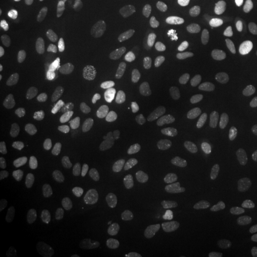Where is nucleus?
<instances>
[{"instance_id": "nucleus-9", "label": "nucleus", "mask_w": 257, "mask_h": 257, "mask_svg": "<svg viewBox=\"0 0 257 257\" xmlns=\"http://www.w3.org/2000/svg\"><path fill=\"white\" fill-rule=\"evenodd\" d=\"M72 100L74 105L80 109L88 107L90 103L89 83L82 74H78L74 77L72 84Z\"/></svg>"}, {"instance_id": "nucleus-33", "label": "nucleus", "mask_w": 257, "mask_h": 257, "mask_svg": "<svg viewBox=\"0 0 257 257\" xmlns=\"http://www.w3.org/2000/svg\"><path fill=\"white\" fill-rule=\"evenodd\" d=\"M18 34L25 38H32L36 34V23L31 19H22L17 24Z\"/></svg>"}, {"instance_id": "nucleus-27", "label": "nucleus", "mask_w": 257, "mask_h": 257, "mask_svg": "<svg viewBox=\"0 0 257 257\" xmlns=\"http://www.w3.org/2000/svg\"><path fill=\"white\" fill-rule=\"evenodd\" d=\"M160 218L162 222L167 225L168 227L175 228L179 226L182 222V217L181 215L175 211L172 206L165 204L164 206L161 207L160 209Z\"/></svg>"}, {"instance_id": "nucleus-32", "label": "nucleus", "mask_w": 257, "mask_h": 257, "mask_svg": "<svg viewBox=\"0 0 257 257\" xmlns=\"http://www.w3.org/2000/svg\"><path fill=\"white\" fill-rule=\"evenodd\" d=\"M30 226L39 235H43L51 230V219L46 215H38L31 221Z\"/></svg>"}, {"instance_id": "nucleus-14", "label": "nucleus", "mask_w": 257, "mask_h": 257, "mask_svg": "<svg viewBox=\"0 0 257 257\" xmlns=\"http://www.w3.org/2000/svg\"><path fill=\"white\" fill-rule=\"evenodd\" d=\"M131 18L130 14V4L126 0H122L117 2L114 10V19H113V33L118 36L125 29L128 24Z\"/></svg>"}, {"instance_id": "nucleus-44", "label": "nucleus", "mask_w": 257, "mask_h": 257, "mask_svg": "<svg viewBox=\"0 0 257 257\" xmlns=\"http://www.w3.org/2000/svg\"><path fill=\"white\" fill-rule=\"evenodd\" d=\"M115 257H139L136 250H123L116 253Z\"/></svg>"}, {"instance_id": "nucleus-13", "label": "nucleus", "mask_w": 257, "mask_h": 257, "mask_svg": "<svg viewBox=\"0 0 257 257\" xmlns=\"http://www.w3.org/2000/svg\"><path fill=\"white\" fill-rule=\"evenodd\" d=\"M251 200V190L246 181L240 180L234 185L233 192L230 197V203L235 208H243L248 205Z\"/></svg>"}, {"instance_id": "nucleus-5", "label": "nucleus", "mask_w": 257, "mask_h": 257, "mask_svg": "<svg viewBox=\"0 0 257 257\" xmlns=\"http://www.w3.org/2000/svg\"><path fill=\"white\" fill-rule=\"evenodd\" d=\"M6 210L13 217L22 218L31 211V203L28 197L27 191L19 188L10 197L6 205Z\"/></svg>"}, {"instance_id": "nucleus-34", "label": "nucleus", "mask_w": 257, "mask_h": 257, "mask_svg": "<svg viewBox=\"0 0 257 257\" xmlns=\"http://www.w3.org/2000/svg\"><path fill=\"white\" fill-rule=\"evenodd\" d=\"M94 196L95 193L91 186H84L74 194V200L78 204H90L93 201Z\"/></svg>"}, {"instance_id": "nucleus-31", "label": "nucleus", "mask_w": 257, "mask_h": 257, "mask_svg": "<svg viewBox=\"0 0 257 257\" xmlns=\"http://www.w3.org/2000/svg\"><path fill=\"white\" fill-rule=\"evenodd\" d=\"M239 84H245L257 78V60L244 66L238 71L235 76Z\"/></svg>"}, {"instance_id": "nucleus-8", "label": "nucleus", "mask_w": 257, "mask_h": 257, "mask_svg": "<svg viewBox=\"0 0 257 257\" xmlns=\"http://www.w3.org/2000/svg\"><path fill=\"white\" fill-rule=\"evenodd\" d=\"M217 222L218 216L215 211L211 210L202 211L193 223V232L200 237L208 236L217 226Z\"/></svg>"}, {"instance_id": "nucleus-15", "label": "nucleus", "mask_w": 257, "mask_h": 257, "mask_svg": "<svg viewBox=\"0 0 257 257\" xmlns=\"http://www.w3.org/2000/svg\"><path fill=\"white\" fill-rule=\"evenodd\" d=\"M95 24V17L92 14L86 15L81 21L79 22L78 26L74 32V42L78 45L84 44L88 38L91 36L92 30Z\"/></svg>"}, {"instance_id": "nucleus-7", "label": "nucleus", "mask_w": 257, "mask_h": 257, "mask_svg": "<svg viewBox=\"0 0 257 257\" xmlns=\"http://www.w3.org/2000/svg\"><path fill=\"white\" fill-rule=\"evenodd\" d=\"M127 184H128L127 175L121 172L115 173L111 176L109 183L106 186L103 192V196H102L103 203L110 204L113 202L126 189Z\"/></svg>"}, {"instance_id": "nucleus-21", "label": "nucleus", "mask_w": 257, "mask_h": 257, "mask_svg": "<svg viewBox=\"0 0 257 257\" xmlns=\"http://www.w3.org/2000/svg\"><path fill=\"white\" fill-rule=\"evenodd\" d=\"M138 246L142 256H156L160 249V235L158 233H154L148 238L142 240Z\"/></svg>"}, {"instance_id": "nucleus-29", "label": "nucleus", "mask_w": 257, "mask_h": 257, "mask_svg": "<svg viewBox=\"0 0 257 257\" xmlns=\"http://www.w3.org/2000/svg\"><path fill=\"white\" fill-rule=\"evenodd\" d=\"M239 26L248 36L257 34V10L248 12L239 19Z\"/></svg>"}, {"instance_id": "nucleus-20", "label": "nucleus", "mask_w": 257, "mask_h": 257, "mask_svg": "<svg viewBox=\"0 0 257 257\" xmlns=\"http://www.w3.org/2000/svg\"><path fill=\"white\" fill-rule=\"evenodd\" d=\"M119 124V115L118 114L113 115L112 118L99 131L97 140L104 141V142H110V140L113 138H118Z\"/></svg>"}, {"instance_id": "nucleus-6", "label": "nucleus", "mask_w": 257, "mask_h": 257, "mask_svg": "<svg viewBox=\"0 0 257 257\" xmlns=\"http://www.w3.org/2000/svg\"><path fill=\"white\" fill-rule=\"evenodd\" d=\"M149 138L147 130L142 126H134L120 134L118 143L126 149H138L142 147Z\"/></svg>"}, {"instance_id": "nucleus-41", "label": "nucleus", "mask_w": 257, "mask_h": 257, "mask_svg": "<svg viewBox=\"0 0 257 257\" xmlns=\"http://www.w3.org/2000/svg\"><path fill=\"white\" fill-rule=\"evenodd\" d=\"M9 108V99L5 93H0V113L3 114Z\"/></svg>"}, {"instance_id": "nucleus-48", "label": "nucleus", "mask_w": 257, "mask_h": 257, "mask_svg": "<svg viewBox=\"0 0 257 257\" xmlns=\"http://www.w3.org/2000/svg\"><path fill=\"white\" fill-rule=\"evenodd\" d=\"M3 25H4V23H3V19H0V30H2Z\"/></svg>"}, {"instance_id": "nucleus-50", "label": "nucleus", "mask_w": 257, "mask_h": 257, "mask_svg": "<svg viewBox=\"0 0 257 257\" xmlns=\"http://www.w3.org/2000/svg\"><path fill=\"white\" fill-rule=\"evenodd\" d=\"M126 1H127V3H128V4L131 5V4H132V3H133L135 0H126Z\"/></svg>"}, {"instance_id": "nucleus-28", "label": "nucleus", "mask_w": 257, "mask_h": 257, "mask_svg": "<svg viewBox=\"0 0 257 257\" xmlns=\"http://www.w3.org/2000/svg\"><path fill=\"white\" fill-rule=\"evenodd\" d=\"M53 113V106L48 100H41L38 102L36 108L35 119L38 126H44Z\"/></svg>"}, {"instance_id": "nucleus-17", "label": "nucleus", "mask_w": 257, "mask_h": 257, "mask_svg": "<svg viewBox=\"0 0 257 257\" xmlns=\"http://www.w3.org/2000/svg\"><path fill=\"white\" fill-rule=\"evenodd\" d=\"M235 235V230L230 223L224 221L219 223L211 233V241L214 244H226L230 242Z\"/></svg>"}, {"instance_id": "nucleus-36", "label": "nucleus", "mask_w": 257, "mask_h": 257, "mask_svg": "<svg viewBox=\"0 0 257 257\" xmlns=\"http://www.w3.org/2000/svg\"><path fill=\"white\" fill-rule=\"evenodd\" d=\"M92 154H93L94 158L97 160L102 161V160L107 159L110 155V146L109 142L97 140L93 145Z\"/></svg>"}, {"instance_id": "nucleus-24", "label": "nucleus", "mask_w": 257, "mask_h": 257, "mask_svg": "<svg viewBox=\"0 0 257 257\" xmlns=\"http://www.w3.org/2000/svg\"><path fill=\"white\" fill-rule=\"evenodd\" d=\"M188 247V241L184 236H175L169 242L164 257H182Z\"/></svg>"}, {"instance_id": "nucleus-23", "label": "nucleus", "mask_w": 257, "mask_h": 257, "mask_svg": "<svg viewBox=\"0 0 257 257\" xmlns=\"http://www.w3.org/2000/svg\"><path fill=\"white\" fill-rule=\"evenodd\" d=\"M1 78L4 86L10 92L18 94L21 91V77L17 71L12 69L5 70L1 74Z\"/></svg>"}, {"instance_id": "nucleus-26", "label": "nucleus", "mask_w": 257, "mask_h": 257, "mask_svg": "<svg viewBox=\"0 0 257 257\" xmlns=\"http://www.w3.org/2000/svg\"><path fill=\"white\" fill-rule=\"evenodd\" d=\"M90 231V227L87 221L82 220L73 223L67 230V236L74 241H82L87 238Z\"/></svg>"}, {"instance_id": "nucleus-40", "label": "nucleus", "mask_w": 257, "mask_h": 257, "mask_svg": "<svg viewBox=\"0 0 257 257\" xmlns=\"http://www.w3.org/2000/svg\"><path fill=\"white\" fill-rule=\"evenodd\" d=\"M50 257H73V255L67 248L56 247L52 249Z\"/></svg>"}, {"instance_id": "nucleus-22", "label": "nucleus", "mask_w": 257, "mask_h": 257, "mask_svg": "<svg viewBox=\"0 0 257 257\" xmlns=\"http://www.w3.org/2000/svg\"><path fill=\"white\" fill-rule=\"evenodd\" d=\"M148 208L145 205H137L131 209L123 215L121 222L127 226L143 222L148 216Z\"/></svg>"}, {"instance_id": "nucleus-18", "label": "nucleus", "mask_w": 257, "mask_h": 257, "mask_svg": "<svg viewBox=\"0 0 257 257\" xmlns=\"http://www.w3.org/2000/svg\"><path fill=\"white\" fill-rule=\"evenodd\" d=\"M92 70L94 74L97 76V78L105 84H111L114 82L116 78V74L114 70L102 58H98L93 63Z\"/></svg>"}, {"instance_id": "nucleus-10", "label": "nucleus", "mask_w": 257, "mask_h": 257, "mask_svg": "<svg viewBox=\"0 0 257 257\" xmlns=\"http://www.w3.org/2000/svg\"><path fill=\"white\" fill-rule=\"evenodd\" d=\"M252 136V128L248 124H243L238 128L236 137L230 149V155L234 158L243 156L248 149Z\"/></svg>"}, {"instance_id": "nucleus-3", "label": "nucleus", "mask_w": 257, "mask_h": 257, "mask_svg": "<svg viewBox=\"0 0 257 257\" xmlns=\"http://www.w3.org/2000/svg\"><path fill=\"white\" fill-rule=\"evenodd\" d=\"M251 101L252 97L249 93H243L224 103L218 110V114L223 119H236L248 108Z\"/></svg>"}, {"instance_id": "nucleus-35", "label": "nucleus", "mask_w": 257, "mask_h": 257, "mask_svg": "<svg viewBox=\"0 0 257 257\" xmlns=\"http://www.w3.org/2000/svg\"><path fill=\"white\" fill-rule=\"evenodd\" d=\"M116 97L120 104H125L130 99V87L127 77L121 75L116 85Z\"/></svg>"}, {"instance_id": "nucleus-47", "label": "nucleus", "mask_w": 257, "mask_h": 257, "mask_svg": "<svg viewBox=\"0 0 257 257\" xmlns=\"http://www.w3.org/2000/svg\"><path fill=\"white\" fill-rule=\"evenodd\" d=\"M4 158V151L0 150V160H2Z\"/></svg>"}, {"instance_id": "nucleus-45", "label": "nucleus", "mask_w": 257, "mask_h": 257, "mask_svg": "<svg viewBox=\"0 0 257 257\" xmlns=\"http://www.w3.org/2000/svg\"><path fill=\"white\" fill-rule=\"evenodd\" d=\"M248 117H249V120H250L251 122L257 124V104L251 109V110H250Z\"/></svg>"}, {"instance_id": "nucleus-16", "label": "nucleus", "mask_w": 257, "mask_h": 257, "mask_svg": "<svg viewBox=\"0 0 257 257\" xmlns=\"http://www.w3.org/2000/svg\"><path fill=\"white\" fill-rule=\"evenodd\" d=\"M147 229L145 221L128 226V228L120 234L119 242L122 246H130L137 243Z\"/></svg>"}, {"instance_id": "nucleus-12", "label": "nucleus", "mask_w": 257, "mask_h": 257, "mask_svg": "<svg viewBox=\"0 0 257 257\" xmlns=\"http://www.w3.org/2000/svg\"><path fill=\"white\" fill-rule=\"evenodd\" d=\"M76 185V180L70 174H63V175H59L56 179H55L54 187H53V197L55 199H61L64 198L65 196H67L68 194L73 192Z\"/></svg>"}, {"instance_id": "nucleus-37", "label": "nucleus", "mask_w": 257, "mask_h": 257, "mask_svg": "<svg viewBox=\"0 0 257 257\" xmlns=\"http://www.w3.org/2000/svg\"><path fill=\"white\" fill-rule=\"evenodd\" d=\"M0 52L1 55L7 57V59L11 62H15L18 59V50L14 45V43L11 40H3L0 45Z\"/></svg>"}, {"instance_id": "nucleus-19", "label": "nucleus", "mask_w": 257, "mask_h": 257, "mask_svg": "<svg viewBox=\"0 0 257 257\" xmlns=\"http://www.w3.org/2000/svg\"><path fill=\"white\" fill-rule=\"evenodd\" d=\"M130 207L128 203L124 201L123 199L118 200L117 202L113 205V207L110 209L108 214L103 219V225L106 228H111L114 224H116L118 220H120L123 215L128 211Z\"/></svg>"}, {"instance_id": "nucleus-4", "label": "nucleus", "mask_w": 257, "mask_h": 257, "mask_svg": "<svg viewBox=\"0 0 257 257\" xmlns=\"http://www.w3.org/2000/svg\"><path fill=\"white\" fill-rule=\"evenodd\" d=\"M231 185V179L228 175H221L213 178L208 189L211 202L217 206L223 205L229 197Z\"/></svg>"}, {"instance_id": "nucleus-11", "label": "nucleus", "mask_w": 257, "mask_h": 257, "mask_svg": "<svg viewBox=\"0 0 257 257\" xmlns=\"http://www.w3.org/2000/svg\"><path fill=\"white\" fill-rule=\"evenodd\" d=\"M38 150L35 146L25 148L13 163V170L15 172L22 173L33 169L37 164Z\"/></svg>"}, {"instance_id": "nucleus-2", "label": "nucleus", "mask_w": 257, "mask_h": 257, "mask_svg": "<svg viewBox=\"0 0 257 257\" xmlns=\"http://www.w3.org/2000/svg\"><path fill=\"white\" fill-rule=\"evenodd\" d=\"M193 149L192 138L183 131H174L166 139V154L176 161L189 159Z\"/></svg>"}, {"instance_id": "nucleus-43", "label": "nucleus", "mask_w": 257, "mask_h": 257, "mask_svg": "<svg viewBox=\"0 0 257 257\" xmlns=\"http://www.w3.org/2000/svg\"><path fill=\"white\" fill-rule=\"evenodd\" d=\"M22 257H39V253H38L37 248H35L32 246H28L23 249Z\"/></svg>"}, {"instance_id": "nucleus-30", "label": "nucleus", "mask_w": 257, "mask_h": 257, "mask_svg": "<svg viewBox=\"0 0 257 257\" xmlns=\"http://www.w3.org/2000/svg\"><path fill=\"white\" fill-rule=\"evenodd\" d=\"M166 14V7L162 0H151L150 7L147 11L149 20L153 23H157L164 18Z\"/></svg>"}, {"instance_id": "nucleus-38", "label": "nucleus", "mask_w": 257, "mask_h": 257, "mask_svg": "<svg viewBox=\"0 0 257 257\" xmlns=\"http://www.w3.org/2000/svg\"><path fill=\"white\" fill-rule=\"evenodd\" d=\"M94 102L97 104H105L108 106H112L114 103L113 93L106 88H100L94 96Z\"/></svg>"}, {"instance_id": "nucleus-25", "label": "nucleus", "mask_w": 257, "mask_h": 257, "mask_svg": "<svg viewBox=\"0 0 257 257\" xmlns=\"http://www.w3.org/2000/svg\"><path fill=\"white\" fill-rule=\"evenodd\" d=\"M230 171V165L224 161L211 162L204 166L201 169V175L208 178H215L217 176L226 175Z\"/></svg>"}, {"instance_id": "nucleus-39", "label": "nucleus", "mask_w": 257, "mask_h": 257, "mask_svg": "<svg viewBox=\"0 0 257 257\" xmlns=\"http://www.w3.org/2000/svg\"><path fill=\"white\" fill-rule=\"evenodd\" d=\"M202 195V192L199 188L197 187H192L188 190V192L186 193L185 197H184V205L186 208H191L193 203L199 199Z\"/></svg>"}, {"instance_id": "nucleus-1", "label": "nucleus", "mask_w": 257, "mask_h": 257, "mask_svg": "<svg viewBox=\"0 0 257 257\" xmlns=\"http://www.w3.org/2000/svg\"><path fill=\"white\" fill-rule=\"evenodd\" d=\"M212 58V49L206 40L194 43L184 55L181 68L188 75H198L206 71Z\"/></svg>"}, {"instance_id": "nucleus-42", "label": "nucleus", "mask_w": 257, "mask_h": 257, "mask_svg": "<svg viewBox=\"0 0 257 257\" xmlns=\"http://www.w3.org/2000/svg\"><path fill=\"white\" fill-rule=\"evenodd\" d=\"M68 0H50V5L55 11H61L65 8Z\"/></svg>"}, {"instance_id": "nucleus-49", "label": "nucleus", "mask_w": 257, "mask_h": 257, "mask_svg": "<svg viewBox=\"0 0 257 257\" xmlns=\"http://www.w3.org/2000/svg\"><path fill=\"white\" fill-rule=\"evenodd\" d=\"M31 3H38V2H40L41 0H29Z\"/></svg>"}, {"instance_id": "nucleus-51", "label": "nucleus", "mask_w": 257, "mask_h": 257, "mask_svg": "<svg viewBox=\"0 0 257 257\" xmlns=\"http://www.w3.org/2000/svg\"><path fill=\"white\" fill-rule=\"evenodd\" d=\"M79 1H80V2H86V1H87V0H79Z\"/></svg>"}, {"instance_id": "nucleus-46", "label": "nucleus", "mask_w": 257, "mask_h": 257, "mask_svg": "<svg viewBox=\"0 0 257 257\" xmlns=\"http://www.w3.org/2000/svg\"><path fill=\"white\" fill-rule=\"evenodd\" d=\"M5 139H6V134L3 128H0V142L3 143L5 141Z\"/></svg>"}]
</instances>
